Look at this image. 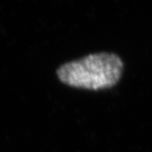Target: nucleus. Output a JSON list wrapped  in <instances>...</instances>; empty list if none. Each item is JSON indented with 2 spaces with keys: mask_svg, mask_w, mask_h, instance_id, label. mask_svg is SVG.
<instances>
[{
  "mask_svg": "<svg viewBox=\"0 0 152 152\" xmlns=\"http://www.w3.org/2000/svg\"><path fill=\"white\" fill-rule=\"evenodd\" d=\"M123 61L118 55L93 53L62 65L57 72L67 86L98 91L115 86L123 71Z\"/></svg>",
  "mask_w": 152,
  "mask_h": 152,
  "instance_id": "f257e3e1",
  "label": "nucleus"
}]
</instances>
